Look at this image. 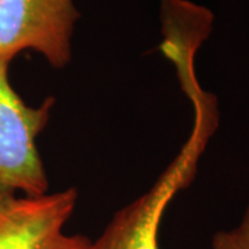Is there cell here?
Wrapping results in <instances>:
<instances>
[{
    "instance_id": "277c9868",
    "label": "cell",
    "mask_w": 249,
    "mask_h": 249,
    "mask_svg": "<svg viewBox=\"0 0 249 249\" xmlns=\"http://www.w3.org/2000/svg\"><path fill=\"white\" fill-rule=\"evenodd\" d=\"M76 201L75 188L42 196L0 193V249H93L86 235L64 232Z\"/></svg>"
},
{
    "instance_id": "3957f363",
    "label": "cell",
    "mask_w": 249,
    "mask_h": 249,
    "mask_svg": "<svg viewBox=\"0 0 249 249\" xmlns=\"http://www.w3.org/2000/svg\"><path fill=\"white\" fill-rule=\"evenodd\" d=\"M79 18L73 0H0V58L13 61L34 50L61 70L71 61Z\"/></svg>"
},
{
    "instance_id": "5b68a950",
    "label": "cell",
    "mask_w": 249,
    "mask_h": 249,
    "mask_svg": "<svg viewBox=\"0 0 249 249\" xmlns=\"http://www.w3.org/2000/svg\"><path fill=\"white\" fill-rule=\"evenodd\" d=\"M213 249H249V205L241 223L232 230L219 231L212 240Z\"/></svg>"
},
{
    "instance_id": "7a4b0ae2",
    "label": "cell",
    "mask_w": 249,
    "mask_h": 249,
    "mask_svg": "<svg viewBox=\"0 0 249 249\" xmlns=\"http://www.w3.org/2000/svg\"><path fill=\"white\" fill-rule=\"evenodd\" d=\"M10 62L0 58V193L42 196L50 184L36 140L49 124L54 98L29 107L10 83Z\"/></svg>"
},
{
    "instance_id": "6da1fadb",
    "label": "cell",
    "mask_w": 249,
    "mask_h": 249,
    "mask_svg": "<svg viewBox=\"0 0 249 249\" xmlns=\"http://www.w3.org/2000/svg\"><path fill=\"white\" fill-rule=\"evenodd\" d=\"M193 134L181 151L142 196L118 211L106 230L93 241V249H160V227L165 209L196 176V163L216 126V114L196 108Z\"/></svg>"
}]
</instances>
